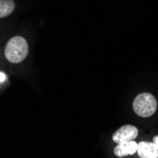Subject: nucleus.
I'll use <instances>...</instances> for the list:
<instances>
[{
    "label": "nucleus",
    "mask_w": 158,
    "mask_h": 158,
    "mask_svg": "<svg viewBox=\"0 0 158 158\" xmlns=\"http://www.w3.org/2000/svg\"><path fill=\"white\" fill-rule=\"evenodd\" d=\"M28 53L27 41L21 36H15L10 39L5 47L6 59L12 64L21 63Z\"/></svg>",
    "instance_id": "obj_1"
},
{
    "label": "nucleus",
    "mask_w": 158,
    "mask_h": 158,
    "mask_svg": "<svg viewBox=\"0 0 158 158\" xmlns=\"http://www.w3.org/2000/svg\"><path fill=\"white\" fill-rule=\"evenodd\" d=\"M7 80V76L4 72H0V81L1 82H4L5 81Z\"/></svg>",
    "instance_id": "obj_7"
},
{
    "label": "nucleus",
    "mask_w": 158,
    "mask_h": 158,
    "mask_svg": "<svg viewBox=\"0 0 158 158\" xmlns=\"http://www.w3.org/2000/svg\"><path fill=\"white\" fill-rule=\"evenodd\" d=\"M137 153L140 158H157L158 150L153 142L141 141L138 143Z\"/></svg>",
    "instance_id": "obj_5"
},
{
    "label": "nucleus",
    "mask_w": 158,
    "mask_h": 158,
    "mask_svg": "<svg viewBox=\"0 0 158 158\" xmlns=\"http://www.w3.org/2000/svg\"><path fill=\"white\" fill-rule=\"evenodd\" d=\"M138 144L135 141H126L118 144V146L114 148V153L118 157H125L127 155H132L135 154V152H137Z\"/></svg>",
    "instance_id": "obj_4"
},
{
    "label": "nucleus",
    "mask_w": 158,
    "mask_h": 158,
    "mask_svg": "<svg viewBox=\"0 0 158 158\" xmlns=\"http://www.w3.org/2000/svg\"><path fill=\"white\" fill-rule=\"evenodd\" d=\"M14 2L12 0H0V17L4 18L13 11Z\"/></svg>",
    "instance_id": "obj_6"
},
{
    "label": "nucleus",
    "mask_w": 158,
    "mask_h": 158,
    "mask_svg": "<svg viewBox=\"0 0 158 158\" xmlns=\"http://www.w3.org/2000/svg\"><path fill=\"white\" fill-rule=\"evenodd\" d=\"M133 108L135 113L141 118H149L155 113L157 102L150 93H141L134 99Z\"/></svg>",
    "instance_id": "obj_2"
},
{
    "label": "nucleus",
    "mask_w": 158,
    "mask_h": 158,
    "mask_svg": "<svg viewBox=\"0 0 158 158\" xmlns=\"http://www.w3.org/2000/svg\"><path fill=\"white\" fill-rule=\"evenodd\" d=\"M153 143L156 145L157 150H158V135H156V136H154V137H153Z\"/></svg>",
    "instance_id": "obj_8"
},
{
    "label": "nucleus",
    "mask_w": 158,
    "mask_h": 158,
    "mask_svg": "<svg viewBox=\"0 0 158 158\" xmlns=\"http://www.w3.org/2000/svg\"><path fill=\"white\" fill-rule=\"evenodd\" d=\"M138 135V130L137 128L133 125H124L120 127L118 130L113 135V141L118 143H122L126 141H132L135 140Z\"/></svg>",
    "instance_id": "obj_3"
}]
</instances>
